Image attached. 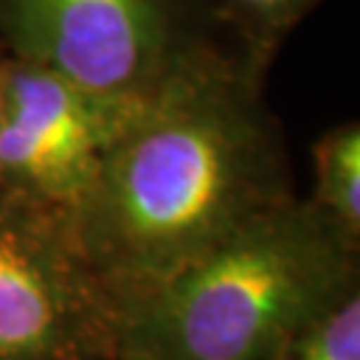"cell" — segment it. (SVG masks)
Returning <instances> with one entry per match:
<instances>
[{
  "label": "cell",
  "instance_id": "cell-1",
  "mask_svg": "<svg viewBox=\"0 0 360 360\" xmlns=\"http://www.w3.org/2000/svg\"><path fill=\"white\" fill-rule=\"evenodd\" d=\"M267 75L219 56L168 83L120 134L75 221L80 254L115 302L296 198Z\"/></svg>",
  "mask_w": 360,
  "mask_h": 360
},
{
  "label": "cell",
  "instance_id": "cell-2",
  "mask_svg": "<svg viewBox=\"0 0 360 360\" xmlns=\"http://www.w3.org/2000/svg\"><path fill=\"white\" fill-rule=\"evenodd\" d=\"M360 291V243L294 198L117 302L115 360H272Z\"/></svg>",
  "mask_w": 360,
  "mask_h": 360
},
{
  "label": "cell",
  "instance_id": "cell-3",
  "mask_svg": "<svg viewBox=\"0 0 360 360\" xmlns=\"http://www.w3.org/2000/svg\"><path fill=\"white\" fill-rule=\"evenodd\" d=\"M0 53L126 104L219 56H245L214 0H0Z\"/></svg>",
  "mask_w": 360,
  "mask_h": 360
},
{
  "label": "cell",
  "instance_id": "cell-4",
  "mask_svg": "<svg viewBox=\"0 0 360 360\" xmlns=\"http://www.w3.org/2000/svg\"><path fill=\"white\" fill-rule=\"evenodd\" d=\"M144 104L104 99L46 67L3 56L0 206L75 232L107 155Z\"/></svg>",
  "mask_w": 360,
  "mask_h": 360
},
{
  "label": "cell",
  "instance_id": "cell-5",
  "mask_svg": "<svg viewBox=\"0 0 360 360\" xmlns=\"http://www.w3.org/2000/svg\"><path fill=\"white\" fill-rule=\"evenodd\" d=\"M117 302L75 232L0 206V360H115Z\"/></svg>",
  "mask_w": 360,
  "mask_h": 360
},
{
  "label": "cell",
  "instance_id": "cell-6",
  "mask_svg": "<svg viewBox=\"0 0 360 360\" xmlns=\"http://www.w3.org/2000/svg\"><path fill=\"white\" fill-rule=\"evenodd\" d=\"M315 184L307 200L352 243H360V123L345 120L312 144Z\"/></svg>",
  "mask_w": 360,
  "mask_h": 360
},
{
  "label": "cell",
  "instance_id": "cell-7",
  "mask_svg": "<svg viewBox=\"0 0 360 360\" xmlns=\"http://www.w3.org/2000/svg\"><path fill=\"white\" fill-rule=\"evenodd\" d=\"M321 0H214L217 13L240 51L270 72L285 38L318 8Z\"/></svg>",
  "mask_w": 360,
  "mask_h": 360
},
{
  "label": "cell",
  "instance_id": "cell-8",
  "mask_svg": "<svg viewBox=\"0 0 360 360\" xmlns=\"http://www.w3.org/2000/svg\"><path fill=\"white\" fill-rule=\"evenodd\" d=\"M272 360H360V291L296 334Z\"/></svg>",
  "mask_w": 360,
  "mask_h": 360
},
{
  "label": "cell",
  "instance_id": "cell-9",
  "mask_svg": "<svg viewBox=\"0 0 360 360\" xmlns=\"http://www.w3.org/2000/svg\"><path fill=\"white\" fill-rule=\"evenodd\" d=\"M0 102H3V56H0Z\"/></svg>",
  "mask_w": 360,
  "mask_h": 360
}]
</instances>
